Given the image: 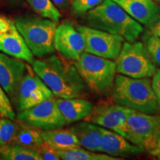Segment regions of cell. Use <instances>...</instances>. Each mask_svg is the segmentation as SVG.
Instances as JSON below:
<instances>
[{"label": "cell", "instance_id": "obj_1", "mask_svg": "<svg viewBox=\"0 0 160 160\" xmlns=\"http://www.w3.org/2000/svg\"><path fill=\"white\" fill-rule=\"evenodd\" d=\"M57 56L37 59L32 63L33 71L58 98H82L87 85L74 64Z\"/></svg>", "mask_w": 160, "mask_h": 160}, {"label": "cell", "instance_id": "obj_2", "mask_svg": "<svg viewBox=\"0 0 160 160\" xmlns=\"http://www.w3.org/2000/svg\"><path fill=\"white\" fill-rule=\"evenodd\" d=\"M90 27L120 36L128 42L136 41L143 32V27L113 0H104L88 11Z\"/></svg>", "mask_w": 160, "mask_h": 160}, {"label": "cell", "instance_id": "obj_3", "mask_svg": "<svg viewBox=\"0 0 160 160\" xmlns=\"http://www.w3.org/2000/svg\"><path fill=\"white\" fill-rule=\"evenodd\" d=\"M111 93L113 102L130 109L149 114L160 111L149 78L116 76Z\"/></svg>", "mask_w": 160, "mask_h": 160}, {"label": "cell", "instance_id": "obj_4", "mask_svg": "<svg viewBox=\"0 0 160 160\" xmlns=\"http://www.w3.org/2000/svg\"><path fill=\"white\" fill-rule=\"evenodd\" d=\"M74 65L86 85L93 93L102 97L112 93L117 73L115 62L84 52L75 61Z\"/></svg>", "mask_w": 160, "mask_h": 160}, {"label": "cell", "instance_id": "obj_5", "mask_svg": "<svg viewBox=\"0 0 160 160\" xmlns=\"http://www.w3.org/2000/svg\"><path fill=\"white\" fill-rule=\"evenodd\" d=\"M15 25L36 57L42 58L54 51L57 22L36 17H20L16 19Z\"/></svg>", "mask_w": 160, "mask_h": 160}, {"label": "cell", "instance_id": "obj_6", "mask_svg": "<svg viewBox=\"0 0 160 160\" xmlns=\"http://www.w3.org/2000/svg\"><path fill=\"white\" fill-rule=\"evenodd\" d=\"M117 72L132 78H150L157 71V66L141 42H124L117 61Z\"/></svg>", "mask_w": 160, "mask_h": 160}, {"label": "cell", "instance_id": "obj_7", "mask_svg": "<svg viewBox=\"0 0 160 160\" xmlns=\"http://www.w3.org/2000/svg\"><path fill=\"white\" fill-rule=\"evenodd\" d=\"M159 131L160 115L133 111L128 117L119 134L147 151Z\"/></svg>", "mask_w": 160, "mask_h": 160}, {"label": "cell", "instance_id": "obj_8", "mask_svg": "<svg viewBox=\"0 0 160 160\" xmlns=\"http://www.w3.org/2000/svg\"><path fill=\"white\" fill-rule=\"evenodd\" d=\"M85 40V52L108 59H117L125 39L92 27L78 25Z\"/></svg>", "mask_w": 160, "mask_h": 160}, {"label": "cell", "instance_id": "obj_9", "mask_svg": "<svg viewBox=\"0 0 160 160\" xmlns=\"http://www.w3.org/2000/svg\"><path fill=\"white\" fill-rule=\"evenodd\" d=\"M17 119L41 131L59 128L66 125L57 105V99L53 97L21 111L17 115Z\"/></svg>", "mask_w": 160, "mask_h": 160}, {"label": "cell", "instance_id": "obj_10", "mask_svg": "<svg viewBox=\"0 0 160 160\" xmlns=\"http://www.w3.org/2000/svg\"><path fill=\"white\" fill-rule=\"evenodd\" d=\"M55 49L69 61H77L85 52L83 36L68 21H64L56 29Z\"/></svg>", "mask_w": 160, "mask_h": 160}, {"label": "cell", "instance_id": "obj_11", "mask_svg": "<svg viewBox=\"0 0 160 160\" xmlns=\"http://www.w3.org/2000/svg\"><path fill=\"white\" fill-rule=\"evenodd\" d=\"M16 93L17 107L19 111L32 108L53 96L39 76L29 73L22 79Z\"/></svg>", "mask_w": 160, "mask_h": 160}, {"label": "cell", "instance_id": "obj_12", "mask_svg": "<svg viewBox=\"0 0 160 160\" xmlns=\"http://www.w3.org/2000/svg\"><path fill=\"white\" fill-rule=\"evenodd\" d=\"M133 111L115 102H102L93 107L91 113L85 120L120 133L128 117Z\"/></svg>", "mask_w": 160, "mask_h": 160}, {"label": "cell", "instance_id": "obj_13", "mask_svg": "<svg viewBox=\"0 0 160 160\" xmlns=\"http://www.w3.org/2000/svg\"><path fill=\"white\" fill-rule=\"evenodd\" d=\"M0 51L31 64L34 61L33 54L11 19L5 27L0 28Z\"/></svg>", "mask_w": 160, "mask_h": 160}, {"label": "cell", "instance_id": "obj_14", "mask_svg": "<svg viewBox=\"0 0 160 160\" xmlns=\"http://www.w3.org/2000/svg\"><path fill=\"white\" fill-rule=\"evenodd\" d=\"M136 21L153 29L160 20V6L154 0H113Z\"/></svg>", "mask_w": 160, "mask_h": 160}, {"label": "cell", "instance_id": "obj_15", "mask_svg": "<svg viewBox=\"0 0 160 160\" xmlns=\"http://www.w3.org/2000/svg\"><path fill=\"white\" fill-rule=\"evenodd\" d=\"M102 139L99 152L112 157H128L140 154L142 148L133 144L125 137L107 128H101Z\"/></svg>", "mask_w": 160, "mask_h": 160}, {"label": "cell", "instance_id": "obj_16", "mask_svg": "<svg viewBox=\"0 0 160 160\" xmlns=\"http://www.w3.org/2000/svg\"><path fill=\"white\" fill-rule=\"evenodd\" d=\"M25 71L26 65L21 59L0 53V85L5 93L15 94Z\"/></svg>", "mask_w": 160, "mask_h": 160}, {"label": "cell", "instance_id": "obj_17", "mask_svg": "<svg viewBox=\"0 0 160 160\" xmlns=\"http://www.w3.org/2000/svg\"><path fill=\"white\" fill-rule=\"evenodd\" d=\"M57 103L66 124L85 119L94 107L91 102L82 98H59Z\"/></svg>", "mask_w": 160, "mask_h": 160}, {"label": "cell", "instance_id": "obj_18", "mask_svg": "<svg viewBox=\"0 0 160 160\" xmlns=\"http://www.w3.org/2000/svg\"><path fill=\"white\" fill-rule=\"evenodd\" d=\"M69 129L77 136L81 146L90 151L99 152L101 144V127L88 121L77 123Z\"/></svg>", "mask_w": 160, "mask_h": 160}, {"label": "cell", "instance_id": "obj_19", "mask_svg": "<svg viewBox=\"0 0 160 160\" xmlns=\"http://www.w3.org/2000/svg\"><path fill=\"white\" fill-rule=\"evenodd\" d=\"M44 142L59 151L81 147L77 136L69 128H59L42 131Z\"/></svg>", "mask_w": 160, "mask_h": 160}, {"label": "cell", "instance_id": "obj_20", "mask_svg": "<svg viewBox=\"0 0 160 160\" xmlns=\"http://www.w3.org/2000/svg\"><path fill=\"white\" fill-rule=\"evenodd\" d=\"M43 142L41 130L19 121V128L13 142L36 151Z\"/></svg>", "mask_w": 160, "mask_h": 160}, {"label": "cell", "instance_id": "obj_21", "mask_svg": "<svg viewBox=\"0 0 160 160\" xmlns=\"http://www.w3.org/2000/svg\"><path fill=\"white\" fill-rule=\"evenodd\" d=\"M0 159L4 160H42L37 151L14 142L0 145Z\"/></svg>", "mask_w": 160, "mask_h": 160}, {"label": "cell", "instance_id": "obj_22", "mask_svg": "<svg viewBox=\"0 0 160 160\" xmlns=\"http://www.w3.org/2000/svg\"><path fill=\"white\" fill-rule=\"evenodd\" d=\"M60 159L63 160H121L122 158L115 157L106 153H98L95 151L81 148L69 150H57Z\"/></svg>", "mask_w": 160, "mask_h": 160}, {"label": "cell", "instance_id": "obj_23", "mask_svg": "<svg viewBox=\"0 0 160 160\" xmlns=\"http://www.w3.org/2000/svg\"><path fill=\"white\" fill-rule=\"evenodd\" d=\"M31 8L42 17L58 22L61 17L59 10L51 0H26Z\"/></svg>", "mask_w": 160, "mask_h": 160}, {"label": "cell", "instance_id": "obj_24", "mask_svg": "<svg viewBox=\"0 0 160 160\" xmlns=\"http://www.w3.org/2000/svg\"><path fill=\"white\" fill-rule=\"evenodd\" d=\"M19 126V122L8 118L0 119V145L13 142Z\"/></svg>", "mask_w": 160, "mask_h": 160}, {"label": "cell", "instance_id": "obj_25", "mask_svg": "<svg viewBox=\"0 0 160 160\" xmlns=\"http://www.w3.org/2000/svg\"><path fill=\"white\" fill-rule=\"evenodd\" d=\"M103 1L104 0H73L71 5L72 12L77 16L83 15L94 8Z\"/></svg>", "mask_w": 160, "mask_h": 160}, {"label": "cell", "instance_id": "obj_26", "mask_svg": "<svg viewBox=\"0 0 160 160\" xmlns=\"http://www.w3.org/2000/svg\"><path fill=\"white\" fill-rule=\"evenodd\" d=\"M145 48L153 62L160 66V37L155 33L149 37L146 41Z\"/></svg>", "mask_w": 160, "mask_h": 160}, {"label": "cell", "instance_id": "obj_27", "mask_svg": "<svg viewBox=\"0 0 160 160\" xmlns=\"http://www.w3.org/2000/svg\"><path fill=\"white\" fill-rule=\"evenodd\" d=\"M0 115L2 117L14 120L15 113L5 91L0 85Z\"/></svg>", "mask_w": 160, "mask_h": 160}, {"label": "cell", "instance_id": "obj_28", "mask_svg": "<svg viewBox=\"0 0 160 160\" xmlns=\"http://www.w3.org/2000/svg\"><path fill=\"white\" fill-rule=\"evenodd\" d=\"M39 153L42 160H59L60 157L57 149L43 142V143L36 150Z\"/></svg>", "mask_w": 160, "mask_h": 160}, {"label": "cell", "instance_id": "obj_29", "mask_svg": "<svg viewBox=\"0 0 160 160\" xmlns=\"http://www.w3.org/2000/svg\"><path fill=\"white\" fill-rule=\"evenodd\" d=\"M151 84L160 110V69L157 70L154 75L153 76Z\"/></svg>", "mask_w": 160, "mask_h": 160}, {"label": "cell", "instance_id": "obj_30", "mask_svg": "<svg viewBox=\"0 0 160 160\" xmlns=\"http://www.w3.org/2000/svg\"><path fill=\"white\" fill-rule=\"evenodd\" d=\"M147 151L152 157L160 160V131Z\"/></svg>", "mask_w": 160, "mask_h": 160}, {"label": "cell", "instance_id": "obj_31", "mask_svg": "<svg viewBox=\"0 0 160 160\" xmlns=\"http://www.w3.org/2000/svg\"><path fill=\"white\" fill-rule=\"evenodd\" d=\"M57 8L61 11H65L69 5V0H51Z\"/></svg>", "mask_w": 160, "mask_h": 160}, {"label": "cell", "instance_id": "obj_32", "mask_svg": "<svg viewBox=\"0 0 160 160\" xmlns=\"http://www.w3.org/2000/svg\"><path fill=\"white\" fill-rule=\"evenodd\" d=\"M153 33H155L156 35L160 37V23H157L155 25V27L153 28Z\"/></svg>", "mask_w": 160, "mask_h": 160}, {"label": "cell", "instance_id": "obj_33", "mask_svg": "<svg viewBox=\"0 0 160 160\" xmlns=\"http://www.w3.org/2000/svg\"><path fill=\"white\" fill-rule=\"evenodd\" d=\"M154 1H156V2H159V3H160V0H154Z\"/></svg>", "mask_w": 160, "mask_h": 160}, {"label": "cell", "instance_id": "obj_34", "mask_svg": "<svg viewBox=\"0 0 160 160\" xmlns=\"http://www.w3.org/2000/svg\"><path fill=\"white\" fill-rule=\"evenodd\" d=\"M158 23H160V20H159V22H158Z\"/></svg>", "mask_w": 160, "mask_h": 160}]
</instances>
